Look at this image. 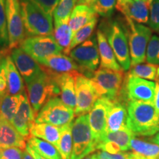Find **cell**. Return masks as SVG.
I'll return each instance as SVG.
<instances>
[{"mask_svg":"<svg viewBox=\"0 0 159 159\" xmlns=\"http://www.w3.org/2000/svg\"><path fill=\"white\" fill-rule=\"evenodd\" d=\"M98 159H105V158H99Z\"/></svg>","mask_w":159,"mask_h":159,"instance_id":"53","label":"cell"},{"mask_svg":"<svg viewBox=\"0 0 159 159\" xmlns=\"http://www.w3.org/2000/svg\"><path fill=\"white\" fill-rule=\"evenodd\" d=\"M6 19L8 32V48L19 47L26 38L19 0H5Z\"/></svg>","mask_w":159,"mask_h":159,"instance_id":"11","label":"cell"},{"mask_svg":"<svg viewBox=\"0 0 159 159\" xmlns=\"http://www.w3.org/2000/svg\"><path fill=\"white\" fill-rule=\"evenodd\" d=\"M61 128L47 123H36L32 125L30 128V136L36 137L46 142H48L57 148L61 138Z\"/></svg>","mask_w":159,"mask_h":159,"instance_id":"24","label":"cell"},{"mask_svg":"<svg viewBox=\"0 0 159 159\" xmlns=\"http://www.w3.org/2000/svg\"><path fill=\"white\" fill-rule=\"evenodd\" d=\"M124 91L128 101H142L153 103L156 96V83L148 80L131 76L128 74L125 80Z\"/></svg>","mask_w":159,"mask_h":159,"instance_id":"13","label":"cell"},{"mask_svg":"<svg viewBox=\"0 0 159 159\" xmlns=\"http://www.w3.org/2000/svg\"><path fill=\"white\" fill-rule=\"evenodd\" d=\"M148 2H149V4H150V3H151V2H152V0H148Z\"/></svg>","mask_w":159,"mask_h":159,"instance_id":"51","label":"cell"},{"mask_svg":"<svg viewBox=\"0 0 159 159\" xmlns=\"http://www.w3.org/2000/svg\"><path fill=\"white\" fill-rule=\"evenodd\" d=\"M114 101L105 97H99L89 114L93 140L96 150L103 136L107 132V119Z\"/></svg>","mask_w":159,"mask_h":159,"instance_id":"12","label":"cell"},{"mask_svg":"<svg viewBox=\"0 0 159 159\" xmlns=\"http://www.w3.org/2000/svg\"><path fill=\"white\" fill-rule=\"evenodd\" d=\"M96 17L97 13L92 7L83 5L75 6L69 21L73 34Z\"/></svg>","mask_w":159,"mask_h":159,"instance_id":"25","label":"cell"},{"mask_svg":"<svg viewBox=\"0 0 159 159\" xmlns=\"http://www.w3.org/2000/svg\"><path fill=\"white\" fill-rule=\"evenodd\" d=\"M19 47L37 62L49 55L63 52L53 35L26 37Z\"/></svg>","mask_w":159,"mask_h":159,"instance_id":"10","label":"cell"},{"mask_svg":"<svg viewBox=\"0 0 159 159\" xmlns=\"http://www.w3.org/2000/svg\"><path fill=\"white\" fill-rule=\"evenodd\" d=\"M8 45L9 39L6 19L5 0H0V46L7 47Z\"/></svg>","mask_w":159,"mask_h":159,"instance_id":"36","label":"cell"},{"mask_svg":"<svg viewBox=\"0 0 159 159\" xmlns=\"http://www.w3.org/2000/svg\"><path fill=\"white\" fill-rule=\"evenodd\" d=\"M27 89L30 102L35 116L49 99L61 94L54 72L43 66L41 72L27 84Z\"/></svg>","mask_w":159,"mask_h":159,"instance_id":"2","label":"cell"},{"mask_svg":"<svg viewBox=\"0 0 159 159\" xmlns=\"http://www.w3.org/2000/svg\"><path fill=\"white\" fill-rule=\"evenodd\" d=\"M40 65L55 73H71L79 71L80 68L77 63L66 55L58 53L46 57L38 62Z\"/></svg>","mask_w":159,"mask_h":159,"instance_id":"20","label":"cell"},{"mask_svg":"<svg viewBox=\"0 0 159 159\" xmlns=\"http://www.w3.org/2000/svg\"><path fill=\"white\" fill-rule=\"evenodd\" d=\"M116 8L134 22L148 23L150 4L148 0H117Z\"/></svg>","mask_w":159,"mask_h":159,"instance_id":"17","label":"cell"},{"mask_svg":"<svg viewBox=\"0 0 159 159\" xmlns=\"http://www.w3.org/2000/svg\"><path fill=\"white\" fill-rule=\"evenodd\" d=\"M27 144L46 159H63L54 145L42 139L31 136L27 139Z\"/></svg>","mask_w":159,"mask_h":159,"instance_id":"28","label":"cell"},{"mask_svg":"<svg viewBox=\"0 0 159 159\" xmlns=\"http://www.w3.org/2000/svg\"><path fill=\"white\" fill-rule=\"evenodd\" d=\"M33 2L39 6L49 16H53L55 7L59 2V0H31Z\"/></svg>","mask_w":159,"mask_h":159,"instance_id":"39","label":"cell"},{"mask_svg":"<svg viewBox=\"0 0 159 159\" xmlns=\"http://www.w3.org/2000/svg\"><path fill=\"white\" fill-rule=\"evenodd\" d=\"M130 150L144 159H159V145L152 142H145L134 137L130 142Z\"/></svg>","mask_w":159,"mask_h":159,"instance_id":"29","label":"cell"},{"mask_svg":"<svg viewBox=\"0 0 159 159\" xmlns=\"http://www.w3.org/2000/svg\"><path fill=\"white\" fill-rule=\"evenodd\" d=\"M95 2H96V0H76V5H83L93 7Z\"/></svg>","mask_w":159,"mask_h":159,"instance_id":"45","label":"cell"},{"mask_svg":"<svg viewBox=\"0 0 159 159\" xmlns=\"http://www.w3.org/2000/svg\"><path fill=\"white\" fill-rule=\"evenodd\" d=\"M126 35L125 30L117 21L111 24L105 35L123 71L130 70L131 67L130 48Z\"/></svg>","mask_w":159,"mask_h":159,"instance_id":"9","label":"cell"},{"mask_svg":"<svg viewBox=\"0 0 159 159\" xmlns=\"http://www.w3.org/2000/svg\"><path fill=\"white\" fill-rule=\"evenodd\" d=\"M97 40L98 43V49L100 59V68L110 69L116 71H123L119 64L116 57L108 43L105 33L98 30L97 32Z\"/></svg>","mask_w":159,"mask_h":159,"instance_id":"21","label":"cell"},{"mask_svg":"<svg viewBox=\"0 0 159 159\" xmlns=\"http://www.w3.org/2000/svg\"><path fill=\"white\" fill-rule=\"evenodd\" d=\"M25 149L27 150V152H28L30 154L31 156L33 157V158H34V159H46V158H43V157L40 156V155L36 151H35L34 150H33V149L31 147H30L28 144H27V146H26Z\"/></svg>","mask_w":159,"mask_h":159,"instance_id":"44","label":"cell"},{"mask_svg":"<svg viewBox=\"0 0 159 159\" xmlns=\"http://www.w3.org/2000/svg\"><path fill=\"white\" fill-rule=\"evenodd\" d=\"M25 34L27 37L53 35L52 16L31 0H19Z\"/></svg>","mask_w":159,"mask_h":159,"instance_id":"3","label":"cell"},{"mask_svg":"<svg viewBox=\"0 0 159 159\" xmlns=\"http://www.w3.org/2000/svg\"><path fill=\"white\" fill-rule=\"evenodd\" d=\"M117 0H96L93 8L97 15L102 17H110L116 8Z\"/></svg>","mask_w":159,"mask_h":159,"instance_id":"37","label":"cell"},{"mask_svg":"<svg viewBox=\"0 0 159 159\" xmlns=\"http://www.w3.org/2000/svg\"><path fill=\"white\" fill-rule=\"evenodd\" d=\"M98 155H97V152H92V153L89 154V156H85V158L83 159H98Z\"/></svg>","mask_w":159,"mask_h":159,"instance_id":"50","label":"cell"},{"mask_svg":"<svg viewBox=\"0 0 159 159\" xmlns=\"http://www.w3.org/2000/svg\"><path fill=\"white\" fill-rule=\"evenodd\" d=\"M54 72V71H53ZM79 71L71 73H55V77L61 91V99L67 106L75 109L76 107L75 77Z\"/></svg>","mask_w":159,"mask_h":159,"instance_id":"19","label":"cell"},{"mask_svg":"<svg viewBox=\"0 0 159 159\" xmlns=\"http://www.w3.org/2000/svg\"><path fill=\"white\" fill-rule=\"evenodd\" d=\"M22 159H34L33 156L27 152V150H23V154H22Z\"/></svg>","mask_w":159,"mask_h":159,"instance_id":"49","label":"cell"},{"mask_svg":"<svg viewBox=\"0 0 159 159\" xmlns=\"http://www.w3.org/2000/svg\"><path fill=\"white\" fill-rule=\"evenodd\" d=\"M136 136L128 126L116 132H106L101 139L99 145L103 142H114L117 145L122 152H126L130 150V142L133 138ZM98 145V146H99ZM98 148V147H97Z\"/></svg>","mask_w":159,"mask_h":159,"instance_id":"26","label":"cell"},{"mask_svg":"<svg viewBox=\"0 0 159 159\" xmlns=\"http://www.w3.org/2000/svg\"><path fill=\"white\" fill-rule=\"evenodd\" d=\"M97 17L91 20L90 22L83 26L82 28H80L79 30H77L76 33L73 34L72 40H71L70 47H69V52H70L71 49L85 42L86 40H88L91 36L93 31L94 30L95 27L97 25Z\"/></svg>","mask_w":159,"mask_h":159,"instance_id":"34","label":"cell"},{"mask_svg":"<svg viewBox=\"0 0 159 159\" xmlns=\"http://www.w3.org/2000/svg\"><path fill=\"white\" fill-rule=\"evenodd\" d=\"M146 61L149 63L159 65V36L152 35L146 51Z\"/></svg>","mask_w":159,"mask_h":159,"instance_id":"35","label":"cell"},{"mask_svg":"<svg viewBox=\"0 0 159 159\" xmlns=\"http://www.w3.org/2000/svg\"><path fill=\"white\" fill-rule=\"evenodd\" d=\"M23 150L19 148H8L0 150V159H22Z\"/></svg>","mask_w":159,"mask_h":159,"instance_id":"40","label":"cell"},{"mask_svg":"<svg viewBox=\"0 0 159 159\" xmlns=\"http://www.w3.org/2000/svg\"><path fill=\"white\" fill-rule=\"evenodd\" d=\"M150 141L151 142L154 143V144L159 145V132L157 133V134L155 135L152 138H150Z\"/></svg>","mask_w":159,"mask_h":159,"instance_id":"48","label":"cell"},{"mask_svg":"<svg viewBox=\"0 0 159 159\" xmlns=\"http://www.w3.org/2000/svg\"><path fill=\"white\" fill-rule=\"evenodd\" d=\"M5 70L7 83V94L12 95L21 94L25 90L23 78L11 55L6 56Z\"/></svg>","mask_w":159,"mask_h":159,"instance_id":"23","label":"cell"},{"mask_svg":"<svg viewBox=\"0 0 159 159\" xmlns=\"http://www.w3.org/2000/svg\"><path fill=\"white\" fill-rule=\"evenodd\" d=\"M75 5L76 0H59V2L53 12L54 27L66 20H69Z\"/></svg>","mask_w":159,"mask_h":159,"instance_id":"33","label":"cell"},{"mask_svg":"<svg viewBox=\"0 0 159 159\" xmlns=\"http://www.w3.org/2000/svg\"><path fill=\"white\" fill-rule=\"evenodd\" d=\"M7 94V78H6V75H5V68H4L2 72L1 75H0V99Z\"/></svg>","mask_w":159,"mask_h":159,"instance_id":"42","label":"cell"},{"mask_svg":"<svg viewBox=\"0 0 159 159\" xmlns=\"http://www.w3.org/2000/svg\"><path fill=\"white\" fill-rule=\"evenodd\" d=\"M69 20H66L60 25L55 26L53 33L55 41L63 49V52L65 55L69 54V47L73 37V33L69 25Z\"/></svg>","mask_w":159,"mask_h":159,"instance_id":"30","label":"cell"},{"mask_svg":"<svg viewBox=\"0 0 159 159\" xmlns=\"http://www.w3.org/2000/svg\"><path fill=\"white\" fill-rule=\"evenodd\" d=\"M69 55L78 65L80 73L91 78L100 63L97 35H91L85 42L71 49Z\"/></svg>","mask_w":159,"mask_h":159,"instance_id":"5","label":"cell"},{"mask_svg":"<svg viewBox=\"0 0 159 159\" xmlns=\"http://www.w3.org/2000/svg\"><path fill=\"white\" fill-rule=\"evenodd\" d=\"M22 99V93L16 95L7 94L0 99V116L12 122Z\"/></svg>","mask_w":159,"mask_h":159,"instance_id":"27","label":"cell"},{"mask_svg":"<svg viewBox=\"0 0 159 159\" xmlns=\"http://www.w3.org/2000/svg\"><path fill=\"white\" fill-rule=\"evenodd\" d=\"M154 105L157 114L159 116V79L156 81V96H155Z\"/></svg>","mask_w":159,"mask_h":159,"instance_id":"43","label":"cell"},{"mask_svg":"<svg viewBox=\"0 0 159 159\" xmlns=\"http://www.w3.org/2000/svg\"><path fill=\"white\" fill-rule=\"evenodd\" d=\"M5 61H6V56H4L3 55H2L0 56V75L2 72L4 68H5Z\"/></svg>","mask_w":159,"mask_h":159,"instance_id":"46","label":"cell"},{"mask_svg":"<svg viewBox=\"0 0 159 159\" xmlns=\"http://www.w3.org/2000/svg\"><path fill=\"white\" fill-rule=\"evenodd\" d=\"M11 56L26 84L30 83L42 71V66L20 47L12 49Z\"/></svg>","mask_w":159,"mask_h":159,"instance_id":"15","label":"cell"},{"mask_svg":"<svg viewBox=\"0 0 159 159\" xmlns=\"http://www.w3.org/2000/svg\"><path fill=\"white\" fill-rule=\"evenodd\" d=\"M128 75L148 80L157 81L159 79V65L148 63L132 66Z\"/></svg>","mask_w":159,"mask_h":159,"instance_id":"32","label":"cell"},{"mask_svg":"<svg viewBox=\"0 0 159 159\" xmlns=\"http://www.w3.org/2000/svg\"><path fill=\"white\" fill-rule=\"evenodd\" d=\"M128 30L129 48L131 66L146 61V51L148 43L152 37V30L142 24H138L125 17Z\"/></svg>","mask_w":159,"mask_h":159,"instance_id":"7","label":"cell"},{"mask_svg":"<svg viewBox=\"0 0 159 159\" xmlns=\"http://www.w3.org/2000/svg\"><path fill=\"white\" fill-rule=\"evenodd\" d=\"M127 125L135 136H152L159 132V116L153 103L128 101Z\"/></svg>","mask_w":159,"mask_h":159,"instance_id":"1","label":"cell"},{"mask_svg":"<svg viewBox=\"0 0 159 159\" xmlns=\"http://www.w3.org/2000/svg\"><path fill=\"white\" fill-rule=\"evenodd\" d=\"M75 116V109L67 106L61 99L55 97L49 99L40 110L35 122L62 127L74 121Z\"/></svg>","mask_w":159,"mask_h":159,"instance_id":"8","label":"cell"},{"mask_svg":"<svg viewBox=\"0 0 159 159\" xmlns=\"http://www.w3.org/2000/svg\"><path fill=\"white\" fill-rule=\"evenodd\" d=\"M122 71L99 68L91 77V83L99 97L118 100L124 82Z\"/></svg>","mask_w":159,"mask_h":159,"instance_id":"4","label":"cell"},{"mask_svg":"<svg viewBox=\"0 0 159 159\" xmlns=\"http://www.w3.org/2000/svg\"><path fill=\"white\" fill-rule=\"evenodd\" d=\"M72 125L73 121L61 128V138L57 149L63 159H71L73 148Z\"/></svg>","mask_w":159,"mask_h":159,"instance_id":"31","label":"cell"},{"mask_svg":"<svg viewBox=\"0 0 159 159\" xmlns=\"http://www.w3.org/2000/svg\"><path fill=\"white\" fill-rule=\"evenodd\" d=\"M127 105L119 100L114 101L107 119V132H116L128 126Z\"/></svg>","mask_w":159,"mask_h":159,"instance_id":"22","label":"cell"},{"mask_svg":"<svg viewBox=\"0 0 159 159\" xmlns=\"http://www.w3.org/2000/svg\"><path fill=\"white\" fill-rule=\"evenodd\" d=\"M2 55V52H0V56H1V55Z\"/></svg>","mask_w":159,"mask_h":159,"instance_id":"52","label":"cell"},{"mask_svg":"<svg viewBox=\"0 0 159 159\" xmlns=\"http://www.w3.org/2000/svg\"><path fill=\"white\" fill-rule=\"evenodd\" d=\"M26 139L18 132L12 123L0 116V150L8 148H19L25 150Z\"/></svg>","mask_w":159,"mask_h":159,"instance_id":"18","label":"cell"},{"mask_svg":"<svg viewBox=\"0 0 159 159\" xmlns=\"http://www.w3.org/2000/svg\"><path fill=\"white\" fill-rule=\"evenodd\" d=\"M35 116L30 102L28 95L26 90L22 92V99L16 114L12 120V125L18 132L25 138L28 139L30 136V128L35 122Z\"/></svg>","mask_w":159,"mask_h":159,"instance_id":"16","label":"cell"},{"mask_svg":"<svg viewBox=\"0 0 159 159\" xmlns=\"http://www.w3.org/2000/svg\"><path fill=\"white\" fill-rule=\"evenodd\" d=\"M71 159H83L96 151L89 124V114L78 116L73 121Z\"/></svg>","mask_w":159,"mask_h":159,"instance_id":"6","label":"cell"},{"mask_svg":"<svg viewBox=\"0 0 159 159\" xmlns=\"http://www.w3.org/2000/svg\"><path fill=\"white\" fill-rule=\"evenodd\" d=\"M76 107L75 116H80L90 112L94 103L99 98L91 83L90 78L79 73L75 77Z\"/></svg>","mask_w":159,"mask_h":159,"instance_id":"14","label":"cell"},{"mask_svg":"<svg viewBox=\"0 0 159 159\" xmlns=\"http://www.w3.org/2000/svg\"><path fill=\"white\" fill-rule=\"evenodd\" d=\"M148 24L152 30H159V0H152L150 4V16Z\"/></svg>","mask_w":159,"mask_h":159,"instance_id":"38","label":"cell"},{"mask_svg":"<svg viewBox=\"0 0 159 159\" xmlns=\"http://www.w3.org/2000/svg\"><path fill=\"white\" fill-rule=\"evenodd\" d=\"M128 159H144L142 156H139V154L135 153L134 152H128Z\"/></svg>","mask_w":159,"mask_h":159,"instance_id":"47","label":"cell"},{"mask_svg":"<svg viewBox=\"0 0 159 159\" xmlns=\"http://www.w3.org/2000/svg\"><path fill=\"white\" fill-rule=\"evenodd\" d=\"M128 154L127 152H120L116 154H110L104 151L97 152L98 158L105 159H128Z\"/></svg>","mask_w":159,"mask_h":159,"instance_id":"41","label":"cell"}]
</instances>
